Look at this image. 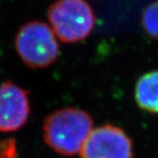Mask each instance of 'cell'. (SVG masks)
<instances>
[{
  "mask_svg": "<svg viewBox=\"0 0 158 158\" xmlns=\"http://www.w3.org/2000/svg\"><path fill=\"white\" fill-rule=\"evenodd\" d=\"M135 99L142 110L158 114V71L150 72L138 79Z\"/></svg>",
  "mask_w": 158,
  "mask_h": 158,
  "instance_id": "6",
  "label": "cell"
},
{
  "mask_svg": "<svg viewBox=\"0 0 158 158\" xmlns=\"http://www.w3.org/2000/svg\"><path fill=\"white\" fill-rule=\"evenodd\" d=\"M142 26L150 37L158 40V0L151 3L144 10Z\"/></svg>",
  "mask_w": 158,
  "mask_h": 158,
  "instance_id": "7",
  "label": "cell"
},
{
  "mask_svg": "<svg viewBox=\"0 0 158 158\" xmlns=\"http://www.w3.org/2000/svg\"><path fill=\"white\" fill-rule=\"evenodd\" d=\"M15 43L19 57L31 68H46L58 58V42L52 28L44 22L31 21L23 25Z\"/></svg>",
  "mask_w": 158,
  "mask_h": 158,
  "instance_id": "3",
  "label": "cell"
},
{
  "mask_svg": "<svg viewBox=\"0 0 158 158\" xmlns=\"http://www.w3.org/2000/svg\"><path fill=\"white\" fill-rule=\"evenodd\" d=\"M16 143L15 139L0 141V158H16Z\"/></svg>",
  "mask_w": 158,
  "mask_h": 158,
  "instance_id": "8",
  "label": "cell"
},
{
  "mask_svg": "<svg viewBox=\"0 0 158 158\" xmlns=\"http://www.w3.org/2000/svg\"><path fill=\"white\" fill-rule=\"evenodd\" d=\"M48 19L54 35L65 43L87 38L95 22L93 9L85 0H56L49 8Z\"/></svg>",
  "mask_w": 158,
  "mask_h": 158,
  "instance_id": "2",
  "label": "cell"
},
{
  "mask_svg": "<svg viewBox=\"0 0 158 158\" xmlns=\"http://www.w3.org/2000/svg\"><path fill=\"white\" fill-rule=\"evenodd\" d=\"M29 93L10 81L0 84V131H18L30 115Z\"/></svg>",
  "mask_w": 158,
  "mask_h": 158,
  "instance_id": "5",
  "label": "cell"
},
{
  "mask_svg": "<svg viewBox=\"0 0 158 158\" xmlns=\"http://www.w3.org/2000/svg\"><path fill=\"white\" fill-rule=\"evenodd\" d=\"M92 131V117L85 110L75 108H65L52 112L43 125L45 143L65 156L80 153Z\"/></svg>",
  "mask_w": 158,
  "mask_h": 158,
  "instance_id": "1",
  "label": "cell"
},
{
  "mask_svg": "<svg viewBox=\"0 0 158 158\" xmlns=\"http://www.w3.org/2000/svg\"><path fill=\"white\" fill-rule=\"evenodd\" d=\"M81 158H133L132 143L122 129L104 125L92 131L85 141Z\"/></svg>",
  "mask_w": 158,
  "mask_h": 158,
  "instance_id": "4",
  "label": "cell"
}]
</instances>
